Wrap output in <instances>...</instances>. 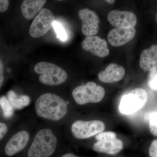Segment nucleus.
Masks as SVG:
<instances>
[{"label": "nucleus", "instance_id": "nucleus-23", "mask_svg": "<svg viewBox=\"0 0 157 157\" xmlns=\"http://www.w3.org/2000/svg\"><path fill=\"white\" fill-rule=\"evenodd\" d=\"M149 153L151 157H157V140L152 142L149 149Z\"/></svg>", "mask_w": 157, "mask_h": 157}, {"label": "nucleus", "instance_id": "nucleus-22", "mask_svg": "<svg viewBox=\"0 0 157 157\" xmlns=\"http://www.w3.org/2000/svg\"><path fill=\"white\" fill-rule=\"evenodd\" d=\"M113 137H117L116 133L112 132H107L99 133L96 135L95 138L97 140H100Z\"/></svg>", "mask_w": 157, "mask_h": 157}, {"label": "nucleus", "instance_id": "nucleus-18", "mask_svg": "<svg viewBox=\"0 0 157 157\" xmlns=\"http://www.w3.org/2000/svg\"><path fill=\"white\" fill-rule=\"evenodd\" d=\"M0 105L4 117L7 119L11 118L14 114V108L9 99L5 96L1 97Z\"/></svg>", "mask_w": 157, "mask_h": 157}, {"label": "nucleus", "instance_id": "nucleus-13", "mask_svg": "<svg viewBox=\"0 0 157 157\" xmlns=\"http://www.w3.org/2000/svg\"><path fill=\"white\" fill-rule=\"evenodd\" d=\"M123 148V143L117 137L98 140L93 146V149L95 151L112 155L118 153Z\"/></svg>", "mask_w": 157, "mask_h": 157}, {"label": "nucleus", "instance_id": "nucleus-24", "mask_svg": "<svg viewBox=\"0 0 157 157\" xmlns=\"http://www.w3.org/2000/svg\"><path fill=\"white\" fill-rule=\"evenodd\" d=\"M8 131V128L7 125L3 122L0 123V140H2L4 138Z\"/></svg>", "mask_w": 157, "mask_h": 157}, {"label": "nucleus", "instance_id": "nucleus-15", "mask_svg": "<svg viewBox=\"0 0 157 157\" xmlns=\"http://www.w3.org/2000/svg\"><path fill=\"white\" fill-rule=\"evenodd\" d=\"M139 64L140 68L146 71H153L157 68V45L144 49L140 54Z\"/></svg>", "mask_w": 157, "mask_h": 157}, {"label": "nucleus", "instance_id": "nucleus-10", "mask_svg": "<svg viewBox=\"0 0 157 157\" xmlns=\"http://www.w3.org/2000/svg\"><path fill=\"white\" fill-rule=\"evenodd\" d=\"M107 19L116 28H134L137 22L136 15L128 11L112 10L108 13Z\"/></svg>", "mask_w": 157, "mask_h": 157}, {"label": "nucleus", "instance_id": "nucleus-11", "mask_svg": "<svg viewBox=\"0 0 157 157\" xmlns=\"http://www.w3.org/2000/svg\"><path fill=\"white\" fill-rule=\"evenodd\" d=\"M29 140V132L25 130H21L13 135L6 144L5 154L8 156L16 155L25 148Z\"/></svg>", "mask_w": 157, "mask_h": 157}, {"label": "nucleus", "instance_id": "nucleus-28", "mask_svg": "<svg viewBox=\"0 0 157 157\" xmlns=\"http://www.w3.org/2000/svg\"><path fill=\"white\" fill-rule=\"evenodd\" d=\"M105 1L109 4H113L115 2V0H105Z\"/></svg>", "mask_w": 157, "mask_h": 157}, {"label": "nucleus", "instance_id": "nucleus-3", "mask_svg": "<svg viewBox=\"0 0 157 157\" xmlns=\"http://www.w3.org/2000/svg\"><path fill=\"white\" fill-rule=\"evenodd\" d=\"M34 70L36 73L40 75V82L46 85H59L64 83L68 77L65 70L49 62H39L35 65Z\"/></svg>", "mask_w": 157, "mask_h": 157}, {"label": "nucleus", "instance_id": "nucleus-26", "mask_svg": "<svg viewBox=\"0 0 157 157\" xmlns=\"http://www.w3.org/2000/svg\"><path fill=\"white\" fill-rule=\"evenodd\" d=\"M4 76H3V65L2 61H1V78H0V84H1V88L2 85L3 81H4Z\"/></svg>", "mask_w": 157, "mask_h": 157}, {"label": "nucleus", "instance_id": "nucleus-6", "mask_svg": "<svg viewBox=\"0 0 157 157\" xmlns=\"http://www.w3.org/2000/svg\"><path fill=\"white\" fill-rule=\"evenodd\" d=\"M105 128L104 123L101 121H77L71 128L72 135L78 139H86L102 132Z\"/></svg>", "mask_w": 157, "mask_h": 157}, {"label": "nucleus", "instance_id": "nucleus-19", "mask_svg": "<svg viewBox=\"0 0 157 157\" xmlns=\"http://www.w3.org/2000/svg\"><path fill=\"white\" fill-rule=\"evenodd\" d=\"M53 27L57 35L58 38L61 41L64 42L67 39L68 36L67 31L59 22L56 21H55Z\"/></svg>", "mask_w": 157, "mask_h": 157}, {"label": "nucleus", "instance_id": "nucleus-16", "mask_svg": "<svg viewBox=\"0 0 157 157\" xmlns=\"http://www.w3.org/2000/svg\"><path fill=\"white\" fill-rule=\"evenodd\" d=\"M47 0H24L21 10L23 17L27 20L33 19L42 10Z\"/></svg>", "mask_w": 157, "mask_h": 157}, {"label": "nucleus", "instance_id": "nucleus-7", "mask_svg": "<svg viewBox=\"0 0 157 157\" xmlns=\"http://www.w3.org/2000/svg\"><path fill=\"white\" fill-rule=\"evenodd\" d=\"M54 15L49 9H42L35 17L29 29L31 37L38 38L44 36L53 27Z\"/></svg>", "mask_w": 157, "mask_h": 157}, {"label": "nucleus", "instance_id": "nucleus-2", "mask_svg": "<svg viewBox=\"0 0 157 157\" xmlns=\"http://www.w3.org/2000/svg\"><path fill=\"white\" fill-rule=\"evenodd\" d=\"M57 143V138L51 129H41L29 148L28 157H49L55 151Z\"/></svg>", "mask_w": 157, "mask_h": 157}, {"label": "nucleus", "instance_id": "nucleus-17", "mask_svg": "<svg viewBox=\"0 0 157 157\" xmlns=\"http://www.w3.org/2000/svg\"><path fill=\"white\" fill-rule=\"evenodd\" d=\"M8 99L14 108L20 109L26 107L30 103V98L27 95H17L13 91L8 93Z\"/></svg>", "mask_w": 157, "mask_h": 157}, {"label": "nucleus", "instance_id": "nucleus-29", "mask_svg": "<svg viewBox=\"0 0 157 157\" xmlns=\"http://www.w3.org/2000/svg\"><path fill=\"white\" fill-rule=\"evenodd\" d=\"M156 21L157 22V13L156 14Z\"/></svg>", "mask_w": 157, "mask_h": 157}, {"label": "nucleus", "instance_id": "nucleus-14", "mask_svg": "<svg viewBox=\"0 0 157 157\" xmlns=\"http://www.w3.org/2000/svg\"><path fill=\"white\" fill-rule=\"evenodd\" d=\"M125 71L123 67L116 63L108 65L104 71H101L98 75L100 81L105 83H113L121 80L125 75Z\"/></svg>", "mask_w": 157, "mask_h": 157}, {"label": "nucleus", "instance_id": "nucleus-30", "mask_svg": "<svg viewBox=\"0 0 157 157\" xmlns=\"http://www.w3.org/2000/svg\"><path fill=\"white\" fill-rule=\"evenodd\" d=\"M57 1H62V0H57Z\"/></svg>", "mask_w": 157, "mask_h": 157}, {"label": "nucleus", "instance_id": "nucleus-21", "mask_svg": "<svg viewBox=\"0 0 157 157\" xmlns=\"http://www.w3.org/2000/svg\"><path fill=\"white\" fill-rule=\"evenodd\" d=\"M148 85L151 89L157 91V68L149 74Z\"/></svg>", "mask_w": 157, "mask_h": 157}, {"label": "nucleus", "instance_id": "nucleus-20", "mask_svg": "<svg viewBox=\"0 0 157 157\" xmlns=\"http://www.w3.org/2000/svg\"><path fill=\"white\" fill-rule=\"evenodd\" d=\"M149 127L151 134L157 136V111L152 113L150 115Z\"/></svg>", "mask_w": 157, "mask_h": 157}, {"label": "nucleus", "instance_id": "nucleus-1", "mask_svg": "<svg viewBox=\"0 0 157 157\" xmlns=\"http://www.w3.org/2000/svg\"><path fill=\"white\" fill-rule=\"evenodd\" d=\"M35 108L38 117L53 121L61 120L69 111L67 104L63 99L49 93L42 94L37 98Z\"/></svg>", "mask_w": 157, "mask_h": 157}, {"label": "nucleus", "instance_id": "nucleus-27", "mask_svg": "<svg viewBox=\"0 0 157 157\" xmlns=\"http://www.w3.org/2000/svg\"><path fill=\"white\" fill-rule=\"evenodd\" d=\"M61 157H78L72 153H67L63 155Z\"/></svg>", "mask_w": 157, "mask_h": 157}, {"label": "nucleus", "instance_id": "nucleus-5", "mask_svg": "<svg viewBox=\"0 0 157 157\" xmlns=\"http://www.w3.org/2000/svg\"><path fill=\"white\" fill-rule=\"evenodd\" d=\"M147 95L142 88L132 90L122 97L119 105L121 113L125 115L132 114L141 109L147 102Z\"/></svg>", "mask_w": 157, "mask_h": 157}, {"label": "nucleus", "instance_id": "nucleus-4", "mask_svg": "<svg viewBox=\"0 0 157 157\" xmlns=\"http://www.w3.org/2000/svg\"><path fill=\"white\" fill-rule=\"evenodd\" d=\"M104 88L90 82L75 88L72 91L73 100L78 105L101 102L105 96Z\"/></svg>", "mask_w": 157, "mask_h": 157}, {"label": "nucleus", "instance_id": "nucleus-25", "mask_svg": "<svg viewBox=\"0 0 157 157\" xmlns=\"http://www.w3.org/2000/svg\"><path fill=\"white\" fill-rule=\"evenodd\" d=\"M9 0H0V11L2 13L7 11L9 6Z\"/></svg>", "mask_w": 157, "mask_h": 157}, {"label": "nucleus", "instance_id": "nucleus-12", "mask_svg": "<svg viewBox=\"0 0 157 157\" xmlns=\"http://www.w3.org/2000/svg\"><path fill=\"white\" fill-rule=\"evenodd\" d=\"M136 34L134 28H115L108 33L107 39L113 47L122 46L132 40Z\"/></svg>", "mask_w": 157, "mask_h": 157}, {"label": "nucleus", "instance_id": "nucleus-8", "mask_svg": "<svg viewBox=\"0 0 157 157\" xmlns=\"http://www.w3.org/2000/svg\"><path fill=\"white\" fill-rule=\"evenodd\" d=\"M78 16L82 22V32L86 36H94L99 32L100 20L98 14L90 9H81Z\"/></svg>", "mask_w": 157, "mask_h": 157}, {"label": "nucleus", "instance_id": "nucleus-9", "mask_svg": "<svg viewBox=\"0 0 157 157\" xmlns=\"http://www.w3.org/2000/svg\"><path fill=\"white\" fill-rule=\"evenodd\" d=\"M82 48L95 56L103 58L109 54L107 41L97 36H86L82 43Z\"/></svg>", "mask_w": 157, "mask_h": 157}]
</instances>
